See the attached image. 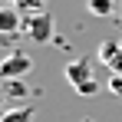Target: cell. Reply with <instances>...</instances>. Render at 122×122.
I'll return each instance as SVG.
<instances>
[{"instance_id":"cell-1","label":"cell","mask_w":122,"mask_h":122,"mask_svg":"<svg viewBox=\"0 0 122 122\" xmlns=\"http://www.w3.org/2000/svg\"><path fill=\"white\" fill-rule=\"evenodd\" d=\"M66 82L79 92V96H96L99 92V79L92 76V63L89 60H73V63H66Z\"/></svg>"},{"instance_id":"cell-2","label":"cell","mask_w":122,"mask_h":122,"mask_svg":"<svg viewBox=\"0 0 122 122\" xmlns=\"http://www.w3.org/2000/svg\"><path fill=\"white\" fill-rule=\"evenodd\" d=\"M53 30H56L53 13H46V10L23 13V33H26L33 43H50V40H53Z\"/></svg>"},{"instance_id":"cell-3","label":"cell","mask_w":122,"mask_h":122,"mask_svg":"<svg viewBox=\"0 0 122 122\" xmlns=\"http://www.w3.org/2000/svg\"><path fill=\"white\" fill-rule=\"evenodd\" d=\"M30 69H33V60H30L26 53H10L7 60L0 63V76H3V79H20V76H30Z\"/></svg>"},{"instance_id":"cell-4","label":"cell","mask_w":122,"mask_h":122,"mask_svg":"<svg viewBox=\"0 0 122 122\" xmlns=\"http://www.w3.org/2000/svg\"><path fill=\"white\" fill-rule=\"evenodd\" d=\"M0 30L3 33H17V30H23V17L17 7H3L0 10Z\"/></svg>"},{"instance_id":"cell-5","label":"cell","mask_w":122,"mask_h":122,"mask_svg":"<svg viewBox=\"0 0 122 122\" xmlns=\"http://www.w3.org/2000/svg\"><path fill=\"white\" fill-rule=\"evenodd\" d=\"M119 50H122V36H112V40H102V46H99V53H96V56L109 66V63L119 56Z\"/></svg>"},{"instance_id":"cell-6","label":"cell","mask_w":122,"mask_h":122,"mask_svg":"<svg viewBox=\"0 0 122 122\" xmlns=\"http://www.w3.org/2000/svg\"><path fill=\"white\" fill-rule=\"evenodd\" d=\"M86 7H89V13H96V17H112L116 13V0H86Z\"/></svg>"},{"instance_id":"cell-7","label":"cell","mask_w":122,"mask_h":122,"mask_svg":"<svg viewBox=\"0 0 122 122\" xmlns=\"http://www.w3.org/2000/svg\"><path fill=\"white\" fill-rule=\"evenodd\" d=\"M33 116H36V112H33L30 106H26V109H7L0 122H33Z\"/></svg>"},{"instance_id":"cell-8","label":"cell","mask_w":122,"mask_h":122,"mask_svg":"<svg viewBox=\"0 0 122 122\" xmlns=\"http://www.w3.org/2000/svg\"><path fill=\"white\" fill-rule=\"evenodd\" d=\"M43 3H46V0H13V7H17L20 13H33V10H43Z\"/></svg>"},{"instance_id":"cell-9","label":"cell","mask_w":122,"mask_h":122,"mask_svg":"<svg viewBox=\"0 0 122 122\" xmlns=\"http://www.w3.org/2000/svg\"><path fill=\"white\" fill-rule=\"evenodd\" d=\"M23 92H26V89H23L20 79H7V96H10V99H20Z\"/></svg>"},{"instance_id":"cell-10","label":"cell","mask_w":122,"mask_h":122,"mask_svg":"<svg viewBox=\"0 0 122 122\" xmlns=\"http://www.w3.org/2000/svg\"><path fill=\"white\" fill-rule=\"evenodd\" d=\"M109 89L122 99V73H112V76H109Z\"/></svg>"},{"instance_id":"cell-11","label":"cell","mask_w":122,"mask_h":122,"mask_svg":"<svg viewBox=\"0 0 122 122\" xmlns=\"http://www.w3.org/2000/svg\"><path fill=\"white\" fill-rule=\"evenodd\" d=\"M119 17H122V13H119Z\"/></svg>"}]
</instances>
